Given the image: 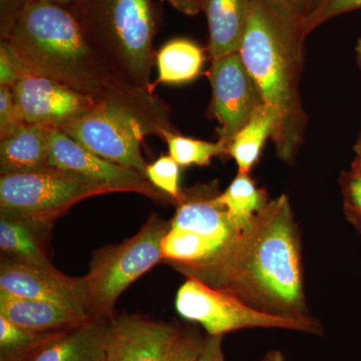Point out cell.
I'll use <instances>...</instances> for the list:
<instances>
[{
	"label": "cell",
	"instance_id": "obj_1",
	"mask_svg": "<svg viewBox=\"0 0 361 361\" xmlns=\"http://www.w3.org/2000/svg\"><path fill=\"white\" fill-rule=\"evenodd\" d=\"M266 314L307 319L302 246L290 201L270 200L236 243L192 276Z\"/></svg>",
	"mask_w": 361,
	"mask_h": 361
},
{
	"label": "cell",
	"instance_id": "obj_2",
	"mask_svg": "<svg viewBox=\"0 0 361 361\" xmlns=\"http://www.w3.org/2000/svg\"><path fill=\"white\" fill-rule=\"evenodd\" d=\"M303 18L277 0H253L239 54L263 103L277 116L272 139L278 158L295 160L308 118L300 94L304 63Z\"/></svg>",
	"mask_w": 361,
	"mask_h": 361
},
{
	"label": "cell",
	"instance_id": "obj_3",
	"mask_svg": "<svg viewBox=\"0 0 361 361\" xmlns=\"http://www.w3.org/2000/svg\"><path fill=\"white\" fill-rule=\"evenodd\" d=\"M1 42L23 75L49 78L96 101L120 82L90 49L66 7L30 0Z\"/></svg>",
	"mask_w": 361,
	"mask_h": 361
},
{
	"label": "cell",
	"instance_id": "obj_4",
	"mask_svg": "<svg viewBox=\"0 0 361 361\" xmlns=\"http://www.w3.org/2000/svg\"><path fill=\"white\" fill-rule=\"evenodd\" d=\"M68 11L84 39L116 80L149 90L156 63L154 0H73Z\"/></svg>",
	"mask_w": 361,
	"mask_h": 361
},
{
	"label": "cell",
	"instance_id": "obj_5",
	"mask_svg": "<svg viewBox=\"0 0 361 361\" xmlns=\"http://www.w3.org/2000/svg\"><path fill=\"white\" fill-rule=\"evenodd\" d=\"M170 229L171 222L152 215L132 238L94 253L89 273L78 278L80 298L90 318L115 317L121 294L163 260L161 242Z\"/></svg>",
	"mask_w": 361,
	"mask_h": 361
},
{
	"label": "cell",
	"instance_id": "obj_6",
	"mask_svg": "<svg viewBox=\"0 0 361 361\" xmlns=\"http://www.w3.org/2000/svg\"><path fill=\"white\" fill-rule=\"evenodd\" d=\"M108 193L111 187L77 173L49 167L35 172L1 175V215L52 224L78 202Z\"/></svg>",
	"mask_w": 361,
	"mask_h": 361
},
{
	"label": "cell",
	"instance_id": "obj_7",
	"mask_svg": "<svg viewBox=\"0 0 361 361\" xmlns=\"http://www.w3.org/2000/svg\"><path fill=\"white\" fill-rule=\"evenodd\" d=\"M176 310L185 319L201 324L209 336H224L246 329H280L322 334V323L314 317L291 319L266 314L243 301L200 280L187 278L176 296Z\"/></svg>",
	"mask_w": 361,
	"mask_h": 361
},
{
	"label": "cell",
	"instance_id": "obj_8",
	"mask_svg": "<svg viewBox=\"0 0 361 361\" xmlns=\"http://www.w3.org/2000/svg\"><path fill=\"white\" fill-rule=\"evenodd\" d=\"M97 106L80 118L56 128L104 160L134 169L146 176L148 164L141 144L151 130L116 104L97 102Z\"/></svg>",
	"mask_w": 361,
	"mask_h": 361
},
{
	"label": "cell",
	"instance_id": "obj_9",
	"mask_svg": "<svg viewBox=\"0 0 361 361\" xmlns=\"http://www.w3.org/2000/svg\"><path fill=\"white\" fill-rule=\"evenodd\" d=\"M212 110L219 122V142L226 149L256 110L264 104L239 54L212 61L209 68Z\"/></svg>",
	"mask_w": 361,
	"mask_h": 361
},
{
	"label": "cell",
	"instance_id": "obj_10",
	"mask_svg": "<svg viewBox=\"0 0 361 361\" xmlns=\"http://www.w3.org/2000/svg\"><path fill=\"white\" fill-rule=\"evenodd\" d=\"M47 144L52 167L97 180L111 187L115 193L128 192L149 198L167 199V195L159 191L139 171L104 160L56 128L47 130Z\"/></svg>",
	"mask_w": 361,
	"mask_h": 361
},
{
	"label": "cell",
	"instance_id": "obj_11",
	"mask_svg": "<svg viewBox=\"0 0 361 361\" xmlns=\"http://www.w3.org/2000/svg\"><path fill=\"white\" fill-rule=\"evenodd\" d=\"M21 123L58 128L94 110L97 101L54 80L23 75L11 87Z\"/></svg>",
	"mask_w": 361,
	"mask_h": 361
},
{
	"label": "cell",
	"instance_id": "obj_12",
	"mask_svg": "<svg viewBox=\"0 0 361 361\" xmlns=\"http://www.w3.org/2000/svg\"><path fill=\"white\" fill-rule=\"evenodd\" d=\"M182 331L141 316L114 317L106 332L108 361H168Z\"/></svg>",
	"mask_w": 361,
	"mask_h": 361
},
{
	"label": "cell",
	"instance_id": "obj_13",
	"mask_svg": "<svg viewBox=\"0 0 361 361\" xmlns=\"http://www.w3.org/2000/svg\"><path fill=\"white\" fill-rule=\"evenodd\" d=\"M0 291L87 315L78 290V278L66 276L56 269H42L6 259L0 267Z\"/></svg>",
	"mask_w": 361,
	"mask_h": 361
},
{
	"label": "cell",
	"instance_id": "obj_14",
	"mask_svg": "<svg viewBox=\"0 0 361 361\" xmlns=\"http://www.w3.org/2000/svg\"><path fill=\"white\" fill-rule=\"evenodd\" d=\"M207 192L184 193V199L178 204L174 218L171 221V227L203 235L222 247L225 252L236 243L242 231L232 222L224 207L216 200L217 194H206Z\"/></svg>",
	"mask_w": 361,
	"mask_h": 361
},
{
	"label": "cell",
	"instance_id": "obj_15",
	"mask_svg": "<svg viewBox=\"0 0 361 361\" xmlns=\"http://www.w3.org/2000/svg\"><path fill=\"white\" fill-rule=\"evenodd\" d=\"M253 0H202L208 20L209 52L218 59L239 54L252 11Z\"/></svg>",
	"mask_w": 361,
	"mask_h": 361
},
{
	"label": "cell",
	"instance_id": "obj_16",
	"mask_svg": "<svg viewBox=\"0 0 361 361\" xmlns=\"http://www.w3.org/2000/svg\"><path fill=\"white\" fill-rule=\"evenodd\" d=\"M110 320L92 318L66 330L26 361H108L106 332Z\"/></svg>",
	"mask_w": 361,
	"mask_h": 361
},
{
	"label": "cell",
	"instance_id": "obj_17",
	"mask_svg": "<svg viewBox=\"0 0 361 361\" xmlns=\"http://www.w3.org/2000/svg\"><path fill=\"white\" fill-rule=\"evenodd\" d=\"M0 315L23 329L39 332H61L92 318L56 304L32 300L0 291Z\"/></svg>",
	"mask_w": 361,
	"mask_h": 361
},
{
	"label": "cell",
	"instance_id": "obj_18",
	"mask_svg": "<svg viewBox=\"0 0 361 361\" xmlns=\"http://www.w3.org/2000/svg\"><path fill=\"white\" fill-rule=\"evenodd\" d=\"M49 127L21 123L0 137V174L35 172L52 167L47 144Z\"/></svg>",
	"mask_w": 361,
	"mask_h": 361
},
{
	"label": "cell",
	"instance_id": "obj_19",
	"mask_svg": "<svg viewBox=\"0 0 361 361\" xmlns=\"http://www.w3.org/2000/svg\"><path fill=\"white\" fill-rule=\"evenodd\" d=\"M49 223L25 218L1 215L0 219V249L9 260L20 264L54 270L45 254L40 234Z\"/></svg>",
	"mask_w": 361,
	"mask_h": 361
},
{
	"label": "cell",
	"instance_id": "obj_20",
	"mask_svg": "<svg viewBox=\"0 0 361 361\" xmlns=\"http://www.w3.org/2000/svg\"><path fill=\"white\" fill-rule=\"evenodd\" d=\"M224 253V249L203 235L171 227L161 242V257L176 270L189 276Z\"/></svg>",
	"mask_w": 361,
	"mask_h": 361
},
{
	"label": "cell",
	"instance_id": "obj_21",
	"mask_svg": "<svg viewBox=\"0 0 361 361\" xmlns=\"http://www.w3.org/2000/svg\"><path fill=\"white\" fill-rule=\"evenodd\" d=\"M276 126L275 111L267 104H261L228 147L227 155L236 161L238 172L250 173L260 158L266 140L272 137Z\"/></svg>",
	"mask_w": 361,
	"mask_h": 361
},
{
	"label": "cell",
	"instance_id": "obj_22",
	"mask_svg": "<svg viewBox=\"0 0 361 361\" xmlns=\"http://www.w3.org/2000/svg\"><path fill=\"white\" fill-rule=\"evenodd\" d=\"M205 56L199 45L189 39L167 42L157 54L159 82L183 84L195 80L202 71Z\"/></svg>",
	"mask_w": 361,
	"mask_h": 361
},
{
	"label": "cell",
	"instance_id": "obj_23",
	"mask_svg": "<svg viewBox=\"0 0 361 361\" xmlns=\"http://www.w3.org/2000/svg\"><path fill=\"white\" fill-rule=\"evenodd\" d=\"M216 200L224 207L232 222L242 232L270 201L266 190L259 189L249 174L241 172L223 193L217 194Z\"/></svg>",
	"mask_w": 361,
	"mask_h": 361
},
{
	"label": "cell",
	"instance_id": "obj_24",
	"mask_svg": "<svg viewBox=\"0 0 361 361\" xmlns=\"http://www.w3.org/2000/svg\"><path fill=\"white\" fill-rule=\"evenodd\" d=\"M63 332L23 329L0 315V361H26Z\"/></svg>",
	"mask_w": 361,
	"mask_h": 361
},
{
	"label": "cell",
	"instance_id": "obj_25",
	"mask_svg": "<svg viewBox=\"0 0 361 361\" xmlns=\"http://www.w3.org/2000/svg\"><path fill=\"white\" fill-rule=\"evenodd\" d=\"M170 156L180 166H209L214 157L227 155V149L219 141L216 142L191 139L177 133L165 132Z\"/></svg>",
	"mask_w": 361,
	"mask_h": 361
},
{
	"label": "cell",
	"instance_id": "obj_26",
	"mask_svg": "<svg viewBox=\"0 0 361 361\" xmlns=\"http://www.w3.org/2000/svg\"><path fill=\"white\" fill-rule=\"evenodd\" d=\"M180 166L170 155L161 156L146 169V177L154 187L176 203L184 199L180 189Z\"/></svg>",
	"mask_w": 361,
	"mask_h": 361
},
{
	"label": "cell",
	"instance_id": "obj_27",
	"mask_svg": "<svg viewBox=\"0 0 361 361\" xmlns=\"http://www.w3.org/2000/svg\"><path fill=\"white\" fill-rule=\"evenodd\" d=\"M361 9V0H318L303 20L304 30L310 35L323 23L350 11Z\"/></svg>",
	"mask_w": 361,
	"mask_h": 361
},
{
	"label": "cell",
	"instance_id": "obj_28",
	"mask_svg": "<svg viewBox=\"0 0 361 361\" xmlns=\"http://www.w3.org/2000/svg\"><path fill=\"white\" fill-rule=\"evenodd\" d=\"M343 211L349 222L361 233V173L344 171L341 176Z\"/></svg>",
	"mask_w": 361,
	"mask_h": 361
},
{
	"label": "cell",
	"instance_id": "obj_29",
	"mask_svg": "<svg viewBox=\"0 0 361 361\" xmlns=\"http://www.w3.org/2000/svg\"><path fill=\"white\" fill-rule=\"evenodd\" d=\"M21 123L14 103L11 87L0 85V137Z\"/></svg>",
	"mask_w": 361,
	"mask_h": 361
},
{
	"label": "cell",
	"instance_id": "obj_30",
	"mask_svg": "<svg viewBox=\"0 0 361 361\" xmlns=\"http://www.w3.org/2000/svg\"><path fill=\"white\" fill-rule=\"evenodd\" d=\"M205 338L196 332H182L179 341L168 361H196L203 348Z\"/></svg>",
	"mask_w": 361,
	"mask_h": 361
},
{
	"label": "cell",
	"instance_id": "obj_31",
	"mask_svg": "<svg viewBox=\"0 0 361 361\" xmlns=\"http://www.w3.org/2000/svg\"><path fill=\"white\" fill-rule=\"evenodd\" d=\"M30 0H0V33L1 39L11 32Z\"/></svg>",
	"mask_w": 361,
	"mask_h": 361
},
{
	"label": "cell",
	"instance_id": "obj_32",
	"mask_svg": "<svg viewBox=\"0 0 361 361\" xmlns=\"http://www.w3.org/2000/svg\"><path fill=\"white\" fill-rule=\"evenodd\" d=\"M23 75L6 45L0 44V85L13 87Z\"/></svg>",
	"mask_w": 361,
	"mask_h": 361
},
{
	"label": "cell",
	"instance_id": "obj_33",
	"mask_svg": "<svg viewBox=\"0 0 361 361\" xmlns=\"http://www.w3.org/2000/svg\"><path fill=\"white\" fill-rule=\"evenodd\" d=\"M222 336H209L196 361H225L222 348Z\"/></svg>",
	"mask_w": 361,
	"mask_h": 361
},
{
	"label": "cell",
	"instance_id": "obj_34",
	"mask_svg": "<svg viewBox=\"0 0 361 361\" xmlns=\"http://www.w3.org/2000/svg\"><path fill=\"white\" fill-rule=\"evenodd\" d=\"M277 1L281 2L304 20L305 16L312 11L318 0H277Z\"/></svg>",
	"mask_w": 361,
	"mask_h": 361
},
{
	"label": "cell",
	"instance_id": "obj_35",
	"mask_svg": "<svg viewBox=\"0 0 361 361\" xmlns=\"http://www.w3.org/2000/svg\"><path fill=\"white\" fill-rule=\"evenodd\" d=\"M180 13L196 16L202 11V0H167Z\"/></svg>",
	"mask_w": 361,
	"mask_h": 361
},
{
	"label": "cell",
	"instance_id": "obj_36",
	"mask_svg": "<svg viewBox=\"0 0 361 361\" xmlns=\"http://www.w3.org/2000/svg\"><path fill=\"white\" fill-rule=\"evenodd\" d=\"M355 152V160L353 161L351 170L355 171V172L361 173V135L360 141H358L357 145H356Z\"/></svg>",
	"mask_w": 361,
	"mask_h": 361
},
{
	"label": "cell",
	"instance_id": "obj_37",
	"mask_svg": "<svg viewBox=\"0 0 361 361\" xmlns=\"http://www.w3.org/2000/svg\"><path fill=\"white\" fill-rule=\"evenodd\" d=\"M260 361H286L282 353L278 350H273L268 353Z\"/></svg>",
	"mask_w": 361,
	"mask_h": 361
},
{
	"label": "cell",
	"instance_id": "obj_38",
	"mask_svg": "<svg viewBox=\"0 0 361 361\" xmlns=\"http://www.w3.org/2000/svg\"><path fill=\"white\" fill-rule=\"evenodd\" d=\"M45 1L51 2V4H58V6L66 7V8H68L73 0H45Z\"/></svg>",
	"mask_w": 361,
	"mask_h": 361
},
{
	"label": "cell",
	"instance_id": "obj_39",
	"mask_svg": "<svg viewBox=\"0 0 361 361\" xmlns=\"http://www.w3.org/2000/svg\"><path fill=\"white\" fill-rule=\"evenodd\" d=\"M356 59H357L358 66L361 71V37L357 40V44L355 47Z\"/></svg>",
	"mask_w": 361,
	"mask_h": 361
}]
</instances>
